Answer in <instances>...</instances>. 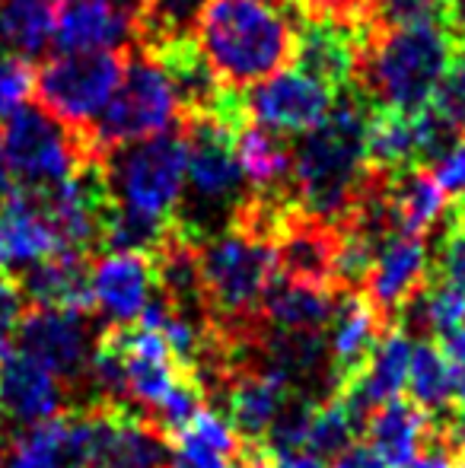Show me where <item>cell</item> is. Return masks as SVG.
<instances>
[{
	"label": "cell",
	"mask_w": 465,
	"mask_h": 468,
	"mask_svg": "<svg viewBox=\"0 0 465 468\" xmlns=\"http://www.w3.org/2000/svg\"><path fill=\"white\" fill-rule=\"evenodd\" d=\"M198 274L214 325L233 341L255 338L261 300L278 278V239L230 223L198 246Z\"/></svg>",
	"instance_id": "4"
},
{
	"label": "cell",
	"mask_w": 465,
	"mask_h": 468,
	"mask_svg": "<svg viewBox=\"0 0 465 468\" xmlns=\"http://www.w3.org/2000/svg\"><path fill=\"white\" fill-rule=\"evenodd\" d=\"M449 4V29L456 32V38L465 42V0H447Z\"/></svg>",
	"instance_id": "41"
},
{
	"label": "cell",
	"mask_w": 465,
	"mask_h": 468,
	"mask_svg": "<svg viewBox=\"0 0 465 468\" xmlns=\"http://www.w3.org/2000/svg\"><path fill=\"white\" fill-rule=\"evenodd\" d=\"M389 207L392 223L405 236H428L447 210V195L424 166L389 176Z\"/></svg>",
	"instance_id": "27"
},
{
	"label": "cell",
	"mask_w": 465,
	"mask_h": 468,
	"mask_svg": "<svg viewBox=\"0 0 465 468\" xmlns=\"http://www.w3.org/2000/svg\"><path fill=\"white\" fill-rule=\"evenodd\" d=\"M338 90L303 68H284L242 96V115L280 137L312 131L335 105Z\"/></svg>",
	"instance_id": "10"
},
{
	"label": "cell",
	"mask_w": 465,
	"mask_h": 468,
	"mask_svg": "<svg viewBox=\"0 0 465 468\" xmlns=\"http://www.w3.org/2000/svg\"><path fill=\"white\" fill-rule=\"evenodd\" d=\"M456 217H462V220H465V204H462V207H460V210H456Z\"/></svg>",
	"instance_id": "44"
},
{
	"label": "cell",
	"mask_w": 465,
	"mask_h": 468,
	"mask_svg": "<svg viewBox=\"0 0 465 468\" xmlns=\"http://www.w3.org/2000/svg\"><path fill=\"white\" fill-rule=\"evenodd\" d=\"M236 156L248 195L259 197H291V144L259 124L236 128Z\"/></svg>",
	"instance_id": "25"
},
{
	"label": "cell",
	"mask_w": 465,
	"mask_h": 468,
	"mask_svg": "<svg viewBox=\"0 0 465 468\" xmlns=\"http://www.w3.org/2000/svg\"><path fill=\"white\" fill-rule=\"evenodd\" d=\"M366 420L342 399V395H329L325 401H316V411L310 420V433H306V452H316L319 459H335L354 443Z\"/></svg>",
	"instance_id": "32"
},
{
	"label": "cell",
	"mask_w": 465,
	"mask_h": 468,
	"mask_svg": "<svg viewBox=\"0 0 465 468\" xmlns=\"http://www.w3.org/2000/svg\"><path fill=\"white\" fill-rule=\"evenodd\" d=\"M137 42L134 0H68L55 19V45L74 55H122Z\"/></svg>",
	"instance_id": "14"
},
{
	"label": "cell",
	"mask_w": 465,
	"mask_h": 468,
	"mask_svg": "<svg viewBox=\"0 0 465 468\" xmlns=\"http://www.w3.org/2000/svg\"><path fill=\"white\" fill-rule=\"evenodd\" d=\"M112 207L175 223L185 197V137L169 131L96 156Z\"/></svg>",
	"instance_id": "6"
},
{
	"label": "cell",
	"mask_w": 465,
	"mask_h": 468,
	"mask_svg": "<svg viewBox=\"0 0 465 468\" xmlns=\"http://www.w3.org/2000/svg\"><path fill=\"white\" fill-rule=\"evenodd\" d=\"M398 468H460V465H456V459L447 450H430V452H417L415 459H408V463Z\"/></svg>",
	"instance_id": "40"
},
{
	"label": "cell",
	"mask_w": 465,
	"mask_h": 468,
	"mask_svg": "<svg viewBox=\"0 0 465 468\" xmlns=\"http://www.w3.org/2000/svg\"><path fill=\"white\" fill-rule=\"evenodd\" d=\"M19 351L36 357L45 370H51L61 382H83L90 354H93V328L87 315L70 309L36 306L19 319L16 328Z\"/></svg>",
	"instance_id": "13"
},
{
	"label": "cell",
	"mask_w": 465,
	"mask_h": 468,
	"mask_svg": "<svg viewBox=\"0 0 465 468\" xmlns=\"http://www.w3.org/2000/svg\"><path fill=\"white\" fill-rule=\"evenodd\" d=\"M424 169L434 176V182L443 188L447 197L465 195V131L443 150V154H437Z\"/></svg>",
	"instance_id": "35"
},
{
	"label": "cell",
	"mask_w": 465,
	"mask_h": 468,
	"mask_svg": "<svg viewBox=\"0 0 465 468\" xmlns=\"http://www.w3.org/2000/svg\"><path fill=\"white\" fill-rule=\"evenodd\" d=\"M440 281L453 283V287L465 290V220L453 217L447 239L440 249Z\"/></svg>",
	"instance_id": "37"
},
{
	"label": "cell",
	"mask_w": 465,
	"mask_h": 468,
	"mask_svg": "<svg viewBox=\"0 0 465 468\" xmlns=\"http://www.w3.org/2000/svg\"><path fill=\"white\" fill-rule=\"evenodd\" d=\"M19 293L23 300L45 309H70V313H87L93 309L90 296V265L83 252H61L36 261L19 274Z\"/></svg>",
	"instance_id": "23"
},
{
	"label": "cell",
	"mask_w": 465,
	"mask_h": 468,
	"mask_svg": "<svg viewBox=\"0 0 465 468\" xmlns=\"http://www.w3.org/2000/svg\"><path fill=\"white\" fill-rule=\"evenodd\" d=\"M379 322H383V315L357 290H344L338 296L335 315L329 322L332 332L325 341L329 345V395L338 392L366 364L379 338Z\"/></svg>",
	"instance_id": "22"
},
{
	"label": "cell",
	"mask_w": 465,
	"mask_h": 468,
	"mask_svg": "<svg viewBox=\"0 0 465 468\" xmlns=\"http://www.w3.org/2000/svg\"><path fill=\"white\" fill-rule=\"evenodd\" d=\"M364 431L370 437V450L389 468H398L421 452L424 440L430 437V420L415 401L392 399L373 408Z\"/></svg>",
	"instance_id": "26"
},
{
	"label": "cell",
	"mask_w": 465,
	"mask_h": 468,
	"mask_svg": "<svg viewBox=\"0 0 465 468\" xmlns=\"http://www.w3.org/2000/svg\"><path fill=\"white\" fill-rule=\"evenodd\" d=\"M0 468H90L87 411L29 424L6 446Z\"/></svg>",
	"instance_id": "17"
},
{
	"label": "cell",
	"mask_w": 465,
	"mask_h": 468,
	"mask_svg": "<svg viewBox=\"0 0 465 468\" xmlns=\"http://www.w3.org/2000/svg\"><path fill=\"white\" fill-rule=\"evenodd\" d=\"M338 296L322 283L291 281L284 274L271 281L261 300V325L278 332H322L332 322Z\"/></svg>",
	"instance_id": "24"
},
{
	"label": "cell",
	"mask_w": 465,
	"mask_h": 468,
	"mask_svg": "<svg viewBox=\"0 0 465 468\" xmlns=\"http://www.w3.org/2000/svg\"><path fill=\"white\" fill-rule=\"evenodd\" d=\"M90 468H169L173 446L166 433L128 405H90Z\"/></svg>",
	"instance_id": "11"
},
{
	"label": "cell",
	"mask_w": 465,
	"mask_h": 468,
	"mask_svg": "<svg viewBox=\"0 0 465 468\" xmlns=\"http://www.w3.org/2000/svg\"><path fill=\"white\" fill-rule=\"evenodd\" d=\"M0 405L6 418L16 424H38V420L61 414L64 382L16 347L6 357H0Z\"/></svg>",
	"instance_id": "20"
},
{
	"label": "cell",
	"mask_w": 465,
	"mask_h": 468,
	"mask_svg": "<svg viewBox=\"0 0 465 468\" xmlns=\"http://www.w3.org/2000/svg\"><path fill=\"white\" fill-rule=\"evenodd\" d=\"M366 163L379 173H405L421 166V144H417V118L415 112H389L373 109L366 122Z\"/></svg>",
	"instance_id": "28"
},
{
	"label": "cell",
	"mask_w": 465,
	"mask_h": 468,
	"mask_svg": "<svg viewBox=\"0 0 465 468\" xmlns=\"http://www.w3.org/2000/svg\"><path fill=\"white\" fill-rule=\"evenodd\" d=\"M456 32L447 23L376 26L360 45L354 90L389 112H421L430 105L449 61L456 55Z\"/></svg>",
	"instance_id": "2"
},
{
	"label": "cell",
	"mask_w": 465,
	"mask_h": 468,
	"mask_svg": "<svg viewBox=\"0 0 465 468\" xmlns=\"http://www.w3.org/2000/svg\"><path fill=\"white\" fill-rule=\"evenodd\" d=\"M160 293L156 265L141 252H106L90 268V296L109 325H131Z\"/></svg>",
	"instance_id": "15"
},
{
	"label": "cell",
	"mask_w": 465,
	"mask_h": 468,
	"mask_svg": "<svg viewBox=\"0 0 465 468\" xmlns=\"http://www.w3.org/2000/svg\"><path fill=\"white\" fill-rule=\"evenodd\" d=\"M13 191V173L6 166V154H4V144H0V197H6Z\"/></svg>",
	"instance_id": "42"
},
{
	"label": "cell",
	"mask_w": 465,
	"mask_h": 468,
	"mask_svg": "<svg viewBox=\"0 0 465 468\" xmlns=\"http://www.w3.org/2000/svg\"><path fill=\"white\" fill-rule=\"evenodd\" d=\"M207 0H134L137 42L143 51H166L173 45L195 42Z\"/></svg>",
	"instance_id": "29"
},
{
	"label": "cell",
	"mask_w": 465,
	"mask_h": 468,
	"mask_svg": "<svg viewBox=\"0 0 465 468\" xmlns=\"http://www.w3.org/2000/svg\"><path fill=\"white\" fill-rule=\"evenodd\" d=\"M55 252H61V242L38 191L23 188L0 197V271L13 278Z\"/></svg>",
	"instance_id": "16"
},
{
	"label": "cell",
	"mask_w": 465,
	"mask_h": 468,
	"mask_svg": "<svg viewBox=\"0 0 465 468\" xmlns=\"http://www.w3.org/2000/svg\"><path fill=\"white\" fill-rule=\"evenodd\" d=\"M373 26H417V23H447V0H370Z\"/></svg>",
	"instance_id": "33"
},
{
	"label": "cell",
	"mask_w": 465,
	"mask_h": 468,
	"mask_svg": "<svg viewBox=\"0 0 465 468\" xmlns=\"http://www.w3.org/2000/svg\"><path fill=\"white\" fill-rule=\"evenodd\" d=\"M185 214L175 217L179 229L201 242L214 236V227L239 210L246 201L239 156H236V124L217 115H188L185 128ZM179 207V210H182Z\"/></svg>",
	"instance_id": "5"
},
{
	"label": "cell",
	"mask_w": 465,
	"mask_h": 468,
	"mask_svg": "<svg viewBox=\"0 0 465 468\" xmlns=\"http://www.w3.org/2000/svg\"><path fill=\"white\" fill-rule=\"evenodd\" d=\"M373 105L354 87L342 90L329 115L291 147V195L303 214L332 227L348 217L357 201L366 163V122Z\"/></svg>",
	"instance_id": "1"
},
{
	"label": "cell",
	"mask_w": 465,
	"mask_h": 468,
	"mask_svg": "<svg viewBox=\"0 0 465 468\" xmlns=\"http://www.w3.org/2000/svg\"><path fill=\"white\" fill-rule=\"evenodd\" d=\"M408 388L411 401L424 411H443L453 399V373H449V360L443 347L434 338H424L411 347V364H408Z\"/></svg>",
	"instance_id": "31"
},
{
	"label": "cell",
	"mask_w": 465,
	"mask_h": 468,
	"mask_svg": "<svg viewBox=\"0 0 465 468\" xmlns=\"http://www.w3.org/2000/svg\"><path fill=\"white\" fill-rule=\"evenodd\" d=\"M64 0H0V42L16 55H42L55 42V19Z\"/></svg>",
	"instance_id": "30"
},
{
	"label": "cell",
	"mask_w": 465,
	"mask_h": 468,
	"mask_svg": "<svg viewBox=\"0 0 465 468\" xmlns=\"http://www.w3.org/2000/svg\"><path fill=\"white\" fill-rule=\"evenodd\" d=\"M182 118H185V105L169 70L150 51H137L124 61L122 80L106 112L83 137L90 144V154L100 156L112 147L169 134Z\"/></svg>",
	"instance_id": "7"
},
{
	"label": "cell",
	"mask_w": 465,
	"mask_h": 468,
	"mask_svg": "<svg viewBox=\"0 0 465 468\" xmlns=\"http://www.w3.org/2000/svg\"><path fill=\"white\" fill-rule=\"evenodd\" d=\"M23 293H19V283L10 274H0V357L13 351V341H16V328L23 319Z\"/></svg>",
	"instance_id": "36"
},
{
	"label": "cell",
	"mask_w": 465,
	"mask_h": 468,
	"mask_svg": "<svg viewBox=\"0 0 465 468\" xmlns=\"http://www.w3.org/2000/svg\"><path fill=\"white\" fill-rule=\"evenodd\" d=\"M335 255L338 229L332 223L303 214L293 204L278 233V274L291 281L332 287L335 283Z\"/></svg>",
	"instance_id": "18"
},
{
	"label": "cell",
	"mask_w": 465,
	"mask_h": 468,
	"mask_svg": "<svg viewBox=\"0 0 465 468\" xmlns=\"http://www.w3.org/2000/svg\"><path fill=\"white\" fill-rule=\"evenodd\" d=\"M38 197H42V207L55 227L61 249L87 255L90 249L100 246L102 223H106L112 201H109L106 179H102L96 156H90L70 179L38 191Z\"/></svg>",
	"instance_id": "12"
},
{
	"label": "cell",
	"mask_w": 465,
	"mask_h": 468,
	"mask_svg": "<svg viewBox=\"0 0 465 468\" xmlns=\"http://www.w3.org/2000/svg\"><path fill=\"white\" fill-rule=\"evenodd\" d=\"M122 70V55L112 51H96V55L61 51L36 70L32 90L45 112H51L68 128L87 134L115 96Z\"/></svg>",
	"instance_id": "9"
},
{
	"label": "cell",
	"mask_w": 465,
	"mask_h": 468,
	"mask_svg": "<svg viewBox=\"0 0 465 468\" xmlns=\"http://www.w3.org/2000/svg\"><path fill=\"white\" fill-rule=\"evenodd\" d=\"M195 45L227 90H246L293 61L297 26L274 0H207Z\"/></svg>",
	"instance_id": "3"
},
{
	"label": "cell",
	"mask_w": 465,
	"mask_h": 468,
	"mask_svg": "<svg viewBox=\"0 0 465 468\" xmlns=\"http://www.w3.org/2000/svg\"><path fill=\"white\" fill-rule=\"evenodd\" d=\"M332 468H389L370 446H360V443H351L344 452L335 456V465Z\"/></svg>",
	"instance_id": "39"
},
{
	"label": "cell",
	"mask_w": 465,
	"mask_h": 468,
	"mask_svg": "<svg viewBox=\"0 0 465 468\" xmlns=\"http://www.w3.org/2000/svg\"><path fill=\"white\" fill-rule=\"evenodd\" d=\"M224 411L233 431L242 437V443H261L268 427L280 414L297 388L284 379L280 373L268 367H239L230 379L224 382Z\"/></svg>",
	"instance_id": "19"
},
{
	"label": "cell",
	"mask_w": 465,
	"mask_h": 468,
	"mask_svg": "<svg viewBox=\"0 0 465 468\" xmlns=\"http://www.w3.org/2000/svg\"><path fill=\"white\" fill-rule=\"evenodd\" d=\"M32 80L36 74H32L29 61L0 42V118L13 115L19 105L29 102Z\"/></svg>",
	"instance_id": "34"
},
{
	"label": "cell",
	"mask_w": 465,
	"mask_h": 468,
	"mask_svg": "<svg viewBox=\"0 0 465 468\" xmlns=\"http://www.w3.org/2000/svg\"><path fill=\"white\" fill-rule=\"evenodd\" d=\"M0 144L13 182H23V188L29 191H45L70 179L93 156L80 131L68 128L51 112L29 102L4 118Z\"/></svg>",
	"instance_id": "8"
},
{
	"label": "cell",
	"mask_w": 465,
	"mask_h": 468,
	"mask_svg": "<svg viewBox=\"0 0 465 468\" xmlns=\"http://www.w3.org/2000/svg\"><path fill=\"white\" fill-rule=\"evenodd\" d=\"M428 274V246L421 236H392L376 249V259L366 274V300L383 319H392L405 300L421 287Z\"/></svg>",
	"instance_id": "21"
},
{
	"label": "cell",
	"mask_w": 465,
	"mask_h": 468,
	"mask_svg": "<svg viewBox=\"0 0 465 468\" xmlns=\"http://www.w3.org/2000/svg\"><path fill=\"white\" fill-rule=\"evenodd\" d=\"M4 431H6V411L0 405V452H4Z\"/></svg>",
	"instance_id": "43"
},
{
	"label": "cell",
	"mask_w": 465,
	"mask_h": 468,
	"mask_svg": "<svg viewBox=\"0 0 465 468\" xmlns=\"http://www.w3.org/2000/svg\"><path fill=\"white\" fill-rule=\"evenodd\" d=\"M440 347L449 360V373H453V395L460 401H465V325L449 332L447 338L440 341Z\"/></svg>",
	"instance_id": "38"
}]
</instances>
